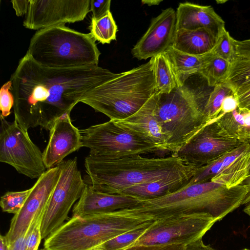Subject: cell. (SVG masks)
Returning <instances> with one entry per match:
<instances>
[{"instance_id": "4fadbf2b", "label": "cell", "mask_w": 250, "mask_h": 250, "mask_svg": "<svg viewBox=\"0 0 250 250\" xmlns=\"http://www.w3.org/2000/svg\"><path fill=\"white\" fill-rule=\"evenodd\" d=\"M90 0H30L23 25L40 30L83 20L90 11Z\"/></svg>"}, {"instance_id": "4316f807", "label": "cell", "mask_w": 250, "mask_h": 250, "mask_svg": "<svg viewBox=\"0 0 250 250\" xmlns=\"http://www.w3.org/2000/svg\"><path fill=\"white\" fill-rule=\"evenodd\" d=\"M90 29L93 38L102 44L116 39L118 28L111 12L100 19H92Z\"/></svg>"}, {"instance_id": "8d00e7d4", "label": "cell", "mask_w": 250, "mask_h": 250, "mask_svg": "<svg viewBox=\"0 0 250 250\" xmlns=\"http://www.w3.org/2000/svg\"><path fill=\"white\" fill-rule=\"evenodd\" d=\"M235 59L250 57V39L239 41L233 39Z\"/></svg>"}, {"instance_id": "83f0119b", "label": "cell", "mask_w": 250, "mask_h": 250, "mask_svg": "<svg viewBox=\"0 0 250 250\" xmlns=\"http://www.w3.org/2000/svg\"><path fill=\"white\" fill-rule=\"evenodd\" d=\"M225 83L230 86L233 92L250 85V57L237 59L231 63Z\"/></svg>"}, {"instance_id": "ab89813d", "label": "cell", "mask_w": 250, "mask_h": 250, "mask_svg": "<svg viewBox=\"0 0 250 250\" xmlns=\"http://www.w3.org/2000/svg\"><path fill=\"white\" fill-rule=\"evenodd\" d=\"M27 232L23 233L14 241L9 244V250H26Z\"/></svg>"}, {"instance_id": "e0dca14e", "label": "cell", "mask_w": 250, "mask_h": 250, "mask_svg": "<svg viewBox=\"0 0 250 250\" xmlns=\"http://www.w3.org/2000/svg\"><path fill=\"white\" fill-rule=\"evenodd\" d=\"M158 94L157 91L131 116L123 120L114 121L122 127L154 145L159 151L167 152H169L168 138L163 130L155 111Z\"/></svg>"}, {"instance_id": "7bdbcfd3", "label": "cell", "mask_w": 250, "mask_h": 250, "mask_svg": "<svg viewBox=\"0 0 250 250\" xmlns=\"http://www.w3.org/2000/svg\"><path fill=\"white\" fill-rule=\"evenodd\" d=\"M162 1V0H143L142 2L143 4H146L148 6L159 5L160 2Z\"/></svg>"}, {"instance_id": "f1b7e54d", "label": "cell", "mask_w": 250, "mask_h": 250, "mask_svg": "<svg viewBox=\"0 0 250 250\" xmlns=\"http://www.w3.org/2000/svg\"><path fill=\"white\" fill-rule=\"evenodd\" d=\"M155 221L154 220L142 226L122 233L101 245L103 250H121L130 246Z\"/></svg>"}, {"instance_id": "8fae6325", "label": "cell", "mask_w": 250, "mask_h": 250, "mask_svg": "<svg viewBox=\"0 0 250 250\" xmlns=\"http://www.w3.org/2000/svg\"><path fill=\"white\" fill-rule=\"evenodd\" d=\"M242 144L228 135L214 120L203 127L178 151L171 154L178 157L188 166L199 167Z\"/></svg>"}, {"instance_id": "7c38bea8", "label": "cell", "mask_w": 250, "mask_h": 250, "mask_svg": "<svg viewBox=\"0 0 250 250\" xmlns=\"http://www.w3.org/2000/svg\"><path fill=\"white\" fill-rule=\"evenodd\" d=\"M250 173V144H242L218 159L197 167L187 185L211 181L231 188L242 184Z\"/></svg>"}, {"instance_id": "5bb4252c", "label": "cell", "mask_w": 250, "mask_h": 250, "mask_svg": "<svg viewBox=\"0 0 250 250\" xmlns=\"http://www.w3.org/2000/svg\"><path fill=\"white\" fill-rule=\"evenodd\" d=\"M60 171L58 165L47 169L31 188L23 207L11 219L5 235L9 244L26 232L34 217L44 211L60 177Z\"/></svg>"}, {"instance_id": "5b68a950", "label": "cell", "mask_w": 250, "mask_h": 250, "mask_svg": "<svg viewBox=\"0 0 250 250\" xmlns=\"http://www.w3.org/2000/svg\"><path fill=\"white\" fill-rule=\"evenodd\" d=\"M90 33L64 25L38 30L27 52L37 63L51 68L98 66L101 54Z\"/></svg>"}, {"instance_id": "9c48e42d", "label": "cell", "mask_w": 250, "mask_h": 250, "mask_svg": "<svg viewBox=\"0 0 250 250\" xmlns=\"http://www.w3.org/2000/svg\"><path fill=\"white\" fill-rule=\"evenodd\" d=\"M60 175L44 211L41 225L42 239L60 228L67 219L70 209L81 196L86 186L78 168L77 159L58 165Z\"/></svg>"}, {"instance_id": "7a4b0ae2", "label": "cell", "mask_w": 250, "mask_h": 250, "mask_svg": "<svg viewBox=\"0 0 250 250\" xmlns=\"http://www.w3.org/2000/svg\"><path fill=\"white\" fill-rule=\"evenodd\" d=\"M84 167L85 184L109 194H120L129 187L161 179H191L197 168L186 165L173 154L147 158L139 154L109 157L89 154Z\"/></svg>"}, {"instance_id": "cb8c5ba5", "label": "cell", "mask_w": 250, "mask_h": 250, "mask_svg": "<svg viewBox=\"0 0 250 250\" xmlns=\"http://www.w3.org/2000/svg\"><path fill=\"white\" fill-rule=\"evenodd\" d=\"M173 65L181 86L191 76L199 74L202 64V56L190 55L170 46L166 51Z\"/></svg>"}, {"instance_id": "f35d334b", "label": "cell", "mask_w": 250, "mask_h": 250, "mask_svg": "<svg viewBox=\"0 0 250 250\" xmlns=\"http://www.w3.org/2000/svg\"><path fill=\"white\" fill-rule=\"evenodd\" d=\"M17 16H21L27 13L30 0H13L11 1Z\"/></svg>"}, {"instance_id": "b9f144b4", "label": "cell", "mask_w": 250, "mask_h": 250, "mask_svg": "<svg viewBox=\"0 0 250 250\" xmlns=\"http://www.w3.org/2000/svg\"><path fill=\"white\" fill-rule=\"evenodd\" d=\"M9 244L6 236H0V250H9Z\"/></svg>"}, {"instance_id": "ba28073f", "label": "cell", "mask_w": 250, "mask_h": 250, "mask_svg": "<svg viewBox=\"0 0 250 250\" xmlns=\"http://www.w3.org/2000/svg\"><path fill=\"white\" fill-rule=\"evenodd\" d=\"M83 147L89 154L103 157H121L159 151L153 145L117 125L114 121L91 125L81 130Z\"/></svg>"}, {"instance_id": "44dd1931", "label": "cell", "mask_w": 250, "mask_h": 250, "mask_svg": "<svg viewBox=\"0 0 250 250\" xmlns=\"http://www.w3.org/2000/svg\"><path fill=\"white\" fill-rule=\"evenodd\" d=\"M190 180L183 178L161 179L129 187L120 194L135 197L142 200L155 199L179 190L186 186Z\"/></svg>"}, {"instance_id": "d6986e66", "label": "cell", "mask_w": 250, "mask_h": 250, "mask_svg": "<svg viewBox=\"0 0 250 250\" xmlns=\"http://www.w3.org/2000/svg\"><path fill=\"white\" fill-rule=\"evenodd\" d=\"M205 28L218 37L225 21L211 6H203L186 2L180 3L176 11V31Z\"/></svg>"}, {"instance_id": "bcb514c9", "label": "cell", "mask_w": 250, "mask_h": 250, "mask_svg": "<svg viewBox=\"0 0 250 250\" xmlns=\"http://www.w3.org/2000/svg\"><path fill=\"white\" fill-rule=\"evenodd\" d=\"M41 250H46L45 249H42Z\"/></svg>"}, {"instance_id": "f6af8a7d", "label": "cell", "mask_w": 250, "mask_h": 250, "mask_svg": "<svg viewBox=\"0 0 250 250\" xmlns=\"http://www.w3.org/2000/svg\"><path fill=\"white\" fill-rule=\"evenodd\" d=\"M250 250V249H248L246 248V249H243V250Z\"/></svg>"}, {"instance_id": "d6a6232c", "label": "cell", "mask_w": 250, "mask_h": 250, "mask_svg": "<svg viewBox=\"0 0 250 250\" xmlns=\"http://www.w3.org/2000/svg\"><path fill=\"white\" fill-rule=\"evenodd\" d=\"M12 83L10 80L5 83L0 90V115L7 117L11 113V109L14 104L13 95L11 91Z\"/></svg>"}, {"instance_id": "4dcf8cb0", "label": "cell", "mask_w": 250, "mask_h": 250, "mask_svg": "<svg viewBox=\"0 0 250 250\" xmlns=\"http://www.w3.org/2000/svg\"><path fill=\"white\" fill-rule=\"evenodd\" d=\"M233 39L229 32L224 28L218 36L211 52L232 63L234 60Z\"/></svg>"}, {"instance_id": "603a6c76", "label": "cell", "mask_w": 250, "mask_h": 250, "mask_svg": "<svg viewBox=\"0 0 250 250\" xmlns=\"http://www.w3.org/2000/svg\"><path fill=\"white\" fill-rule=\"evenodd\" d=\"M156 89L162 93H169L180 86L173 65L165 51L151 58Z\"/></svg>"}, {"instance_id": "836d02e7", "label": "cell", "mask_w": 250, "mask_h": 250, "mask_svg": "<svg viewBox=\"0 0 250 250\" xmlns=\"http://www.w3.org/2000/svg\"><path fill=\"white\" fill-rule=\"evenodd\" d=\"M110 0H90V9L92 13V19H100L110 11Z\"/></svg>"}, {"instance_id": "2e32d148", "label": "cell", "mask_w": 250, "mask_h": 250, "mask_svg": "<svg viewBox=\"0 0 250 250\" xmlns=\"http://www.w3.org/2000/svg\"><path fill=\"white\" fill-rule=\"evenodd\" d=\"M70 115L57 119L49 130L48 142L42 152L47 169L57 166L66 156L83 147L81 130L73 125Z\"/></svg>"}, {"instance_id": "484cf974", "label": "cell", "mask_w": 250, "mask_h": 250, "mask_svg": "<svg viewBox=\"0 0 250 250\" xmlns=\"http://www.w3.org/2000/svg\"><path fill=\"white\" fill-rule=\"evenodd\" d=\"M233 94L232 89L227 83H220L213 87L203 104V112L209 122L215 120L221 115L224 100Z\"/></svg>"}, {"instance_id": "ffe728a7", "label": "cell", "mask_w": 250, "mask_h": 250, "mask_svg": "<svg viewBox=\"0 0 250 250\" xmlns=\"http://www.w3.org/2000/svg\"><path fill=\"white\" fill-rule=\"evenodd\" d=\"M217 38L211 31L205 28L181 29L176 31L172 46L190 55L202 56L212 51Z\"/></svg>"}, {"instance_id": "e575fe53", "label": "cell", "mask_w": 250, "mask_h": 250, "mask_svg": "<svg viewBox=\"0 0 250 250\" xmlns=\"http://www.w3.org/2000/svg\"><path fill=\"white\" fill-rule=\"evenodd\" d=\"M186 246L183 244L165 245H140L129 246L121 250H184Z\"/></svg>"}, {"instance_id": "1f68e13d", "label": "cell", "mask_w": 250, "mask_h": 250, "mask_svg": "<svg viewBox=\"0 0 250 250\" xmlns=\"http://www.w3.org/2000/svg\"><path fill=\"white\" fill-rule=\"evenodd\" d=\"M44 211L34 217L27 229L26 250H38L42 239L41 225Z\"/></svg>"}, {"instance_id": "8992f818", "label": "cell", "mask_w": 250, "mask_h": 250, "mask_svg": "<svg viewBox=\"0 0 250 250\" xmlns=\"http://www.w3.org/2000/svg\"><path fill=\"white\" fill-rule=\"evenodd\" d=\"M155 111L168 138V150L171 154L184 147L210 122L203 112L199 98L185 85L169 93L158 92Z\"/></svg>"}, {"instance_id": "60d3db41", "label": "cell", "mask_w": 250, "mask_h": 250, "mask_svg": "<svg viewBox=\"0 0 250 250\" xmlns=\"http://www.w3.org/2000/svg\"><path fill=\"white\" fill-rule=\"evenodd\" d=\"M184 250H215L209 245L205 244L200 239L186 246Z\"/></svg>"}, {"instance_id": "9a60e30c", "label": "cell", "mask_w": 250, "mask_h": 250, "mask_svg": "<svg viewBox=\"0 0 250 250\" xmlns=\"http://www.w3.org/2000/svg\"><path fill=\"white\" fill-rule=\"evenodd\" d=\"M176 12L169 7L153 19L145 34L131 50L139 60L151 58L172 45L175 32Z\"/></svg>"}, {"instance_id": "ac0fdd59", "label": "cell", "mask_w": 250, "mask_h": 250, "mask_svg": "<svg viewBox=\"0 0 250 250\" xmlns=\"http://www.w3.org/2000/svg\"><path fill=\"white\" fill-rule=\"evenodd\" d=\"M139 198L122 194L101 192L86 184L82 194L72 209V217L106 213L136 206Z\"/></svg>"}, {"instance_id": "30bf717a", "label": "cell", "mask_w": 250, "mask_h": 250, "mask_svg": "<svg viewBox=\"0 0 250 250\" xmlns=\"http://www.w3.org/2000/svg\"><path fill=\"white\" fill-rule=\"evenodd\" d=\"M0 117V161L20 174L38 179L46 171L42 152L30 139L28 130L15 120L10 122Z\"/></svg>"}, {"instance_id": "f546056e", "label": "cell", "mask_w": 250, "mask_h": 250, "mask_svg": "<svg viewBox=\"0 0 250 250\" xmlns=\"http://www.w3.org/2000/svg\"><path fill=\"white\" fill-rule=\"evenodd\" d=\"M31 188L20 191H8L0 197V206L3 212L17 214L23 207Z\"/></svg>"}, {"instance_id": "ee69618b", "label": "cell", "mask_w": 250, "mask_h": 250, "mask_svg": "<svg viewBox=\"0 0 250 250\" xmlns=\"http://www.w3.org/2000/svg\"><path fill=\"white\" fill-rule=\"evenodd\" d=\"M91 250H103L101 248H100V247H97V248L92 249Z\"/></svg>"}, {"instance_id": "52a82bcc", "label": "cell", "mask_w": 250, "mask_h": 250, "mask_svg": "<svg viewBox=\"0 0 250 250\" xmlns=\"http://www.w3.org/2000/svg\"><path fill=\"white\" fill-rule=\"evenodd\" d=\"M216 222L204 212L184 213L156 220L130 246L188 245L200 239Z\"/></svg>"}, {"instance_id": "74e56055", "label": "cell", "mask_w": 250, "mask_h": 250, "mask_svg": "<svg viewBox=\"0 0 250 250\" xmlns=\"http://www.w3.org/2000/svg\"><path fill=\"white\" fill-rule=\"evenodd\" d=\"M238 107L237 99L234 94L226 97L222 106L221 114L232 112Z\"/></svg>"}, {"instance_id": "6da1fadb", "label": "cell", "mask_w": 250, "mask_h": 250, "mask_svg": "<svg viewBox=\"0 0 250 250\" xmlns=\"http://www.w3.org/2000/svg\"><path fill=\"white\" fill-rule=\"evenodd\" d=\"M118 74L99 66L45 67L26 52L10 80L14 120L27 130L39 126L49 130L86 93Z\"/></svg>"}, {"instance_id": "3957f363", "label": "cell", "mask_w": 250, "mask_h": 250, "mask_svg": "<svg viewBox=\"0 0 250 250\" xmlns=\"http://www.w3.org/2000/svg\"><path fill=\"white\" fill-rule=\"evenodd\" d=\"M158 91L152 59L86 93L80 102L103 113L110 120L120 121L139 110Z\"/></svg>"}, {"instance_id": "7402d4cb", "label": "cell", "mask_w": 250, "mask_h": 250, "mask_svg": "<svg viewBox=\"0 0 250 250\" xmlns=\"http://www.w3.org/2000/svg\"><path fill=\"white\" fill-rule=\"evenodd\" d=\"M229 137L243 144H250V111L237 108L215 119Z\"/></svg>"}, {"instance_id": "277c9868", "label": "cell", "mask_w": 250, "mask_h": 250, "mask_svg": "<svg viewBox=\"0 0 250 250\" xmlns=\"http://www.w3.org/2000/svg\"><path fill=\"white\" fill-rule=\"evenodd\" d=\"M118 210L72 217L44 241L46 250H91L125 232L153 220Z\"/></svg>"}, {"instance_id": "d590c367", "label": "cell", "mask_w": 250, "mask_h": 250, "mask_svg": "<svg viewBox=\"0 0 250 250\" xmlns=\"http://www.w3.org/2000/svg\"><path fill=\"white\" fill-rule=\"evenodd\" d=\"M238 107L250 111V85L239 88L234 92Z\"/></svg>"}, {"instance_id": "d4e9b609", "label": "cell", "mask_w": 250, "mask_h": 250, "mask_svg": "<svg viewBox=\"0 0 250 250\" xmlns=\"http://www.w3.org/2000/svg\"><path fill=\"white\" fill-rule=\"evenodd\" d=\"M231 63L212 52L202 56L199 74L206 79L209 86L225 83Z\"/></svg>"}]
</instances>
